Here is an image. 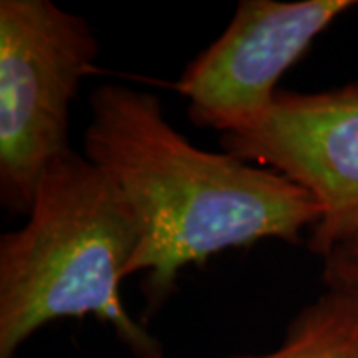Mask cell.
<instances>
[{
  "label": "cell",
  "instance_id": "6da1fadb",
  "mask_svg": "<svg viewBox=\"0 0 358 358\" xmlns=\"http://www.w3.org/2000/svg\"><path fill=\"white\" fill-rule=\"evenodd\" d=\"M84 155L138 213L143 241L126 279L145 273L141 322L164 308L179 273L209 257L277 239L301 245L322 209L268 167L195 148L166 120L159 98L122 84L90 96Z\"/></svg>",
  "mask_w": 358,
  "mask_h": 358
},
{
  "label": "cell",
  "instance_id": "7a4b0ae2",
  "mask_svg": "<svg viewBox=\"0 0 358 358\" xmlns=\"http://www.w3.org/2000/svg\"><path fill=\"white\" fill-rule=\"evenodd\" d=\"M143 241L124 193L84 154L54 159L20 229L0 237V358L58 319L96 317L136 358H162V341L131 317L120 285Z\"/></svg>",
  "mask_w": 358,
  "mask_h": 358
},
{
  "label": "cell",
  "instance_id": "3957f363",
  "mask_svg": "<svg viewBox=\"0 0 358 358\" xmlns=\"http://www.w3.org/2000/svg\"><path fill=\"white\" fill-rule=\"evenodd\" d=\"M98 56L78 14L50 0L0 2V203L28 215L40 178L66 154L70 106Z\"/></svg>",
  "mask_w": 358,
  "mask_h": 358
},
{
  "label": "cell",
  "instance_id": "277c9868",
  "mask_svg": "<svg viewBox=\"0 0 358 358\" xmlns=\"http://www.w3.org/2000/svg\"><path fill=\"white\" fill-rule=\"evenodd\" d=\"M225 154L268 167L313 195L320 221L308 251L327 259L358 237V82L299 94L279 90L275 103L245 128L221 134Z\"/></svg>",
  "mask_w": 358,
  "mask_h": 358
},
{
  "label": "cell",
  "instance_id": "5b68a950",
  "mask_svg": "<svg viewBox=\"0 0 358 358\" xmlns=\"http://www.w3.org/2000/svg\"><path fill=\"white\" fill-rule=\"evenodd\" d=\"M355 6V0H241L225 32L173 86L187 100L193 126L227 134L255 122L275 103L282 74Z\"/></svg>",
  "mask_w": 358,
  "mask_h": 358
},
{
  "label": "cell",
  "instance_id": "8992f818",
  "mask_svg": "<svg viewBox=\"0 0 358 358\" xmlns=\"http://www.w3.org/2000/svg\"><path fill=\"white\" fill-rule=\"evenodd\" d=\"M231 358H358V289L327 285L294 315L275 350Z\"/></svg>",
  "mask_w": 358,
  "mask_h": 358
},
{
  "label": "cell",
  "instance_id": "52a82bcc",
  "mask_svg": "<svg viewBox=\"0 0 358 358\" xmlns=\"http://www.w3.org/2000/svg\"><path fill=\"white\" fill-rule=\"evenodd\" d=\"M322 281L358 289V237L322 259Z\"/></svg>",
  "mask_w": 358,
  "mask_h": 358
}]
</instances>
